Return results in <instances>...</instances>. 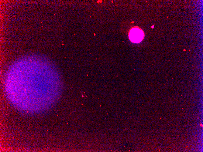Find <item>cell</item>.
Segmentation results:
<instances>
[{
  "label": "cell",
  "instance_id": "obj_1",
  "mask_svg": "<svg viewBox=\"0 0 203 152\" xmlns=\"http://www.w3.org/2000/svg\"><path fill=\"white\" fill-rule=\"evenodd\" d=\"M144 36L143 30L137 26L132 27L128 34L129 40L134 43H138L141 42L144 38Z\"/></svg>",
  "mask_w": 203,
  "mask_h": 152
}]
</instances>
